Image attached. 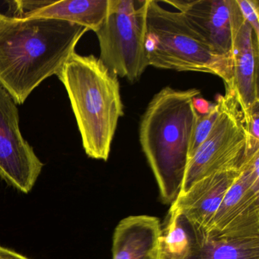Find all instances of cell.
<instances>
[{"label":"cell","mask_w":259,"mask_h":259,"mask_svg":"<svg viewBox=\"0 0 259 259\" xmlns=\"http://www.w3.org/2000/svg\"><path fill=\"white\" fill-rule=\"evenodd\" d=\"M89 30L57 19L20 18L0 13V84L16 104L57 75Z\"/></svg>","instance_id":"obj_1"},{"label":"cell","mask_w":259,"mask_h":259,"mask_svg":"<svg viewBox=\"0 0 259 259\" xmlns=\"http://www.w3.org/2000/svg\"><path fill=\"white\" fill-rule=\"evenodd\" d=\"M200 91L163 88L154 95L141 119L139 140L164 204L181 192L189 164V148L198 119Z\"/></svg>","instance_id":"obj_2"},{"label":"cell","mask_w":259,"mask_h":259,"mask_svg":"<svg viewBox=\"0 0 259 259\" xmlns=\"http://www.w3.org/2000/svg\"><path fill=\"white\" fill-rule=\"evenodd\" d=\"M91 158L107 161L123 104L118 77L95 56L74 52L57 73Z\"/></svg>","instance_id":"obj_3"},{"label":"cell","mask_w":259,"mask_h":259,"mask_svg":"<svg viewBox=\"0 0 259 259\" xmlns=\"http://www.w3.org/2000/svg\"><path fill=\"white\" fill-rule=\"evenodd\" d=\"M145 51L148 65L177 72L212 74L231 83V61L217 54L181 13L145 0Z\"/></svg>","instance_id":"obj_4"},{"label":"cell","mask_w":259,"mask_h":259,"mask_svg":"<svg viewBox=\"0 0 259 259\" xmlns=\"http://www.w3.org/2000/svg\"><path fill=\"white\" fill-rule=\"evenodd\" d=\"M144 2L109 0L108 12L95 31L99 41L100 60L111 73L131 83L140 79L149 66L145 51Z\"/></svg>","instance_id":"obj_5"},{"label":"cell","mask_w":259,"mask_h":259,"mask_svg":"<svg viewBox=\"0 0 259 259\" xmlns=\"http://www.w3.org/2000/svg\"><path fill=\"white\" fill-rule=\"evenodd\" d=\"M217 101L220 104L218 119L189 160L180 194L214 172L240 169L245 162L247 133L236 98L231 91L226 89L225 95H218Z\"/></svg>","instance_id":"obj_6"},{"label":"cell","mask_w":259,"mask_h":259,"mask_svg":"<svg viewBox=\"0 0 259 259\" xmlns=\"http://www.w3.org/2000/svg\"><path fill=\"white\" fill-rule=\"evenodd\" d=\"M208 237H259V150L245 157L213 218Z\"/></svg>","instance_id":"obj_7"},{"label":"cell","mask_w":259,"mask_h":259,"mask_svg":"<svg viewBox=\"0 0 259 259\" xmlns=\"http://www.w3.org/2000/svg\"><path fill=\"white\" fill-rule=\"evenodd\" d=\"M44 166L21 133L17 104L0 84V177L27 194L32 190Z\"/></svg>","instance_id":"obj_8"},{"label":"cell","mask_w":259,"mask_h":259,"mask_svg":"<svg viewBox=\"0 0 259 259\" xmlns=\"http://www.w3.org/2000/svg\"><path fill=\"white\" fill-rule=\"evenodd\" d=\"M259 40L244 19L236 1L232 16L231 91L248 121L251 109L259 103Z\"/></svg>","instance_id":"obj_9"},{"label":"cell","mask_w":259,"mask_h":259,"mask_svg":"<svg viewBox=\"0 0 259 259\" xmlns=\"http://www.w3.org/2000/svg\"><path fill=\"white\" fill-rule=\"evenodd\" d=\"M184 15L215 53L231 61L235 0L164 1Z\"/></svg>","instance_id":"obj_10"},{"label":"cell","mask_w":259,"mask_h":259,"mask_svg":"<svg viewBox=\"0 0 259 259\" xmlns=\"http://www.w3.org/2000/svg\"><path fill=\"white\" fill-rule=\"evenodd\" d=\"M241 169L220 171L198 180L179 195L170 208L184 215L208 236L213 218Z\"/></svg>","instance_id":"obj_11"},{"label":"cell","mask_w":259,"mask_h":259,"mask_svg":"<svg viewBox=\"0 0 259 259\" xmlns=\"http://www.w3.org/2000/svg\"><path fill=\"white\" fill-rule=\"evenodd\" d=\"M10 4L16 17L57 19L95 32L107 16L109 0H18Z\"/></svg>","instance_id":"obj_12"},{"label":"cell","mask_w":259,"mask_h":259,"mask_svg":"<svg viewBox=\"0 0 259 259\" xmlns=\"http://www.w3.org/2000/svg\"><path fill=\"white\" fill-rule=\"evenodd\" d=\"M161 227L155 217L124 218L113 233V259H159Z\"/></svg>","instance_id":"obj_13"},{"label":"cell","mask_w":259,"mask_h":259,"mask_svg":"<svg viewBox=\"0 0 259 259\" xmlns=\"http://www.w3.org/2000/svg\"><path fill=\"white\" fill-rule=\"evenodd\" d=\"M208 237L177 210L169 208L161 227L159 259H185L192 249Z\"/></svg>","instance_id":"obj_14"},{"label":"cell","mask_w":259,"mask_h":259,"mask_svg":"<svg viewBox=\"0 0 259 259\" xmlns=\"http://www.w3.org/2000/svg\"><path fill=\"white\" fill-rule=\"evenodd\" d=\"M185 259H259V237H207Z\"/></svg>","instance_id":"obj_15"},{"label":"cell","mask_w":259,"mask_h":259,"mask_svg":"<svg viewBox=\"0 0 259 259\" xmlns=\"http://www.w3.org/2000/svg\"><path fill=\"white\" fill-rule=\"evenodd\" d=\"M219 113L220 104L216 101L214 104L210 106V109L207 113H204V114H198L196 125H195L193 134H192V140H191L189 154V160L208 136L210 130L213 128V125L218 119Z\"/></svg>","instance_id":"obj_16"},{"label":"cell","mask_w":259,"mask_h":259,"mask_svg":"<svg viewBox=\"0 0 259 259\" xmlns=\"http://www.w3.org/2000/svg\"><path fill=\"white\" fill-rule=\"evenodd\" d=\"M244 19L249 24L256 37H259V3L257 0H236Z\"/></svg>","instance_id":"obj_17"},{"label":"cell","mask_w":259,"mask_h":259,"mask_svg":"<svg viewBox=\"0 0 259 259\" xmlns=\"http://www.w3.org/2000/svg\"><path fill=\"white\" fill-rule=\"evenodd\" d=\"M0 259H31L14 250L0 245Z\"/></svg>","instance_id":"obj_18"}]
</instances>
